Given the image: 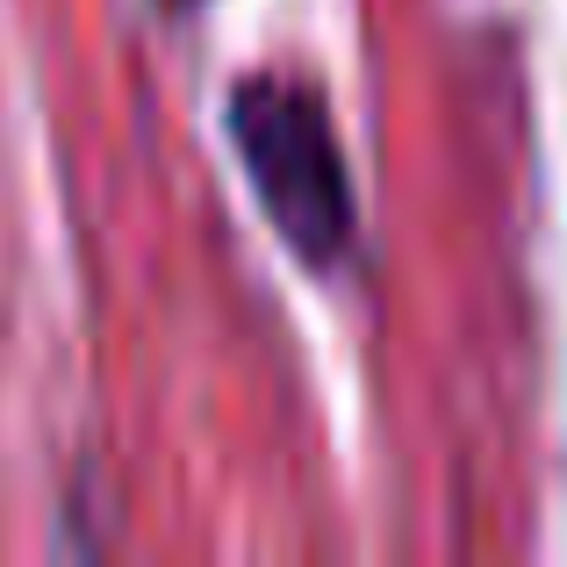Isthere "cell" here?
<instances>
[{
  "instance_id": "obj_1",
  "label": "cell",
  "mask_w": 567,
  "mask_h": 567,
  "mask_svg": "<svg viewBox=\"0 0 567 567\" xmlns=\"http://www.w3.org/2000/svg\"><path fill=\"white\" fill-rule=\"evenodd\" d=\"M230 144L251 173V194L274 216L280 245L302 266L331 274L352 251L360 208H352V181H346V152L338 130L323 115V101L302 80L280 72H251L230 94Z\"/></svg>"
}]
</instances>
